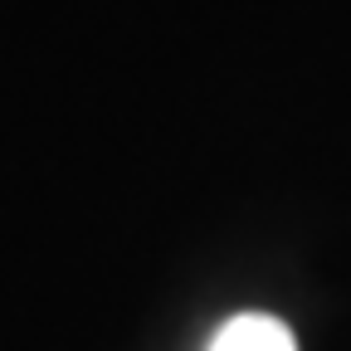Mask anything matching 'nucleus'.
I'll return each instance as SVG.
<instances>
[{
	"label": "nucleus",
	"instance_id": "nucleus-1",
	"mask_svg": "<svg viewBox=\"0 0 351 351\" xmlns=\"http://www.w3.org/2000/svg\"><path fill=\"white\" fill-rule=\"evenodd\" d=\"M205 351H298V341L274 313H239L210 337Z\"/></svg>",
	"mask_w": 351,
	"mask_h": 351
}]
</instances>
